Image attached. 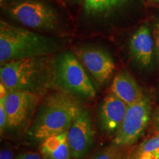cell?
<instances>
[{
    "instance_id": "2",
    "label": "cell",
    "mask_w": 159,
    "mask_h": 159,
    "mask_svg": "<svg viewBox=\"0 0 159 159\" xmlns=\"http://www.w3.org/2000/svg\"><path fill=\"white\" fill-rule=\"evenodd\" d=\"M55 66L47 55L10 61L1 66V83L9 91L39 94L55 82Z\"/></svg>"
},
{
    "instance_id": "24",
    "label": "cell",
    "mask_w": 159,
    "mask_h": 159,
    "mask_svg": "<svg viewBox=\"0 0 159 159\" xmlns=\"http://www.w3.org/2000/svg\"><path fill=\"white\" fill-rule=\"evenodd\" d=\"M128 159H135V158H131V157H130V156H129V158H128Z\"/></svg>"
},
{
    "instance_id": "4",
    "label": "cell",
    "mask_w": 159,
    "mask_h": 159,
    "mask_svg": "<svg viewBox=\"0 0 159 159\" xmlns=\"http://www.w3.org/2000/svg\"><path fill=\"white\" fill-rule=\"evenodd\" d=\"M55 82L63 91L75 97L92 99L96 91L79 60L71 53H64L55 63Z\"/></svg>"
},
{
    "instance_id": "15",
    "label": "cell",
    "mask_w": 159,
    "mask_h": 159,
    "mask_svg": "<svg viewBox=\"0 0 159 159\" xmlns=\"http://www.w3.org/2000/svg\"><path fill=\"white\" fill-rule=\"evenodd\" d=\"M159 151V133L145 139L144 142L139 145L138 148L135 151V155H139L148 152H154Z\"/></svg>"
},
{
    "instance_id": "8",
    "label": "cell",
    "mask_w": 159,
    "mask_h": 159,
    "mask_svg": "<svg viewBox=\"0 0 159 159\" xmlns=\"http://www.w3.org/2000/svg\"><path fill=\"white\" fill-rule=\"evenodd\" d=\"M67 140L71 156L81 159L89 154L94 143V130L88 111L83 113L67 130Z\"/></svg>"
},
{
    "instance_id": "6",
    "label": "cell",
    "mask_w": 159,
    "mask_h": 159,
    "mask_svg": "<svg viewBox=\"0 0 159 159\" xmlns=\"http://www.w3.org/2000/svg\"><path fill=\"white\" fill-rule=\"evenodd\" d=\"M150 102L147 97L128 105L124 120L115 134L112 144L120 147L130 146L144 134L150 119Z\"/></svg>"
},
{
    "instance_id": "13",
    "label": "cell",
    "mask_w": 159,
    "mask_h": 159,
    "mask_svg": "<svg viewBox=\"0 0 159 159\" xmlns=\"http://www.w3.org/2000/svg\"><path fill=\"white\" fill-rule=\"evenodd\" d=\"M40 151L43 159L72 158L67 140V131L44 139L41 143Z\"/></svg>"
},
{
    "instance_id": "3",
    "label": "cell",
    "mask_w": 159,
    "mask_h": 159,
    "mask_svg": "<svg viewBox=\"0 0 159 159\" xmlns=\"http://www.w3.org/2000/svg\"><path fill=\"white\" fill-rule=\"evenodd\" d=\"M56 49V43L49 38L0 21L1 66L15 60L47 55Z\"/></svg>"
},
{
    "instance_id": "21",
    "label": "cell",
    "mask_w": 159,
    "mask_h": 159,
    "mask_svg": "<svg viewBox=\"0 0 159 159\" xmlns=\"http://www.w3.org/2000/svg\"><path fill=\"white\" fill-rule=\"evenodd\" d=\"M154 125L156 132L159 133V108L156 111L154 116Z\"/></svg>"
},
{
    "instance_id": "20",
    "label": "cell",
    "mask_w": 159,
    "mask_h": 159,
    "mask_svg": "<svg viewBox=\"0 0 159 159\" xmlns=\"http://www.w3.org/2000/svg\"><path fill=\"white\" fill-rule=\"evenodd\" d=\"M0 159H13V153L10 149H2L0 152Z\"/></svg>"
},
{
    "instance_id": "14",
    "label": "cell",
    "mask_w": 159,
    "mask_h": 159,
    "mask_svg": "<svg viewBox=\"0 0 159 159\" xmlns=\"http://www.w3.org/2000/svg\"><path fill=\"white\" fill-rule=\"evenodd\" d=\"M125 147L111 144L103 148L89 159H128Z\"/></svg>"
},
{
    "instance_id": "25",
    "label": "cell",
    "mask_w": 159,
    "mask_h": 159,
    "mask_svg": "<svg viewBox=\"0 0 159 159\" xmlns=\"http://www.w3.org/2000/svg\"><path fill=\"white\" fill-rule=\"evenodd\" d=\"M4 1H5V0H1V2H4Z\"/></svg>"
},
{
    "instance_id": "22",
    "label": "cell",
    "mask_w": 159,
    "mask_h": 159,
    "mask_svg": "<svg viewBox=\"0 0 159 159\" xmlns=\"http://www.w3.org/2000/svg\"><path fill=\"white\" fill-rule=\"evenodd\" d=\"M127 0H111L113 7H116V6L122 5V4L125 2Z\"/></svg>"
},
{
    "instance_id": "10",
    "label": "cell",
    "mask_w": 159,
    "mask_h": 159,
    "mask_svg": "<svg viewBox=\"0 0 159 159\" xmlns=\"http://www.w3.org/2000/svg\"><path fill=\"white\" fill-rule=\"evenodd\" d=\"M128 108V105L112 93L107 95L98 110L101 130L107 134H116L124 120Z\"/></svg>"
},
{
    "instance_id": "16",
    "label": "cell",
    "mask_w": 159,
    "mask_h": 159,
    "mask_svg": "<svg viewBox=\"0 0 159 159\" xmlns=\"http://www.w3.org/2000/svg\"><path fill=\"white\" fill-rule=\"evenodd\" d=\"M84 6L90 13H102L114 7L111 0H84Z\"/></svg>"
},
{
    "instance_id": "12",
    "label": "cell",
    "mask_w": 159,
    "mask_h": 159,
    "mask_svg": "<svg viewBox=\"0 0 159 159\" xmlns=\"http://www.w3.org/2000/svg\"><path fill=\"white\" fill-rule=\"evenodd\" d=\"M111 89L113 94L128 105L139 102L144 97L138 83L127 71L119 72L115 76Z\"/></svg>"
},
{
    "instance_id": "11",
    "label": "cell",
    "mask_w": 159,
    "mask_h": 159,
    "mask_svg": "<svg viewBox=\"0 0 159 159\" xmlns=\"http://www.w3.org/2000/svg\"><path fill=\"white\" fill-rule=\"evenodd\" d=\"M154 43L147 26H142L134 33L130 40V51L134 61L143 68L152 63Z\"/></svg>"
},
{
    "instance_id": "17",
    "label": "cell",
    "mask_w": 159,
    "mask_h": 159,
    "mask_svg": "<svg viewBox=\"0 0 159 159\" xmlns=\"http://www.w3.org/2000/svg\"><path fill=\"white\" fill-rule=\"evenodd\" d=\"M7 129V114L4 107L3 101L0 100V130L2 134L5 130Z\"/></svg>"
},
{
    "instance_id": "5",
    "label": "cell",
    "mask_w": 159,
    "mask_h": 159,
    "mask_svg": "<svg viewBox=\"0 0 159 159\" xmlns=\"http://www.w3.org/2000/svg\"><path fill=\"white\" fill-rule=\"evenodd\" d=\"M10 16L26 27L50 30L58 25L55 11L39 0H23L13 3L7 9Z\"/></svg>"
},
{
    "instance_id": "1",
    "label": "cell",
    "mask_w": 159,
    "mask_h": 159,
    "mask_svg": "<svg viewBox=\"0 0 159 159\" xmlns=\"http://www.w3.org/2000/svg\"><path fill=\"white\" fill-rule=\"evenodd\" d=\"M83 111L80 103L71 95L64 91L52 93L37 108L28 136L43 142L48 137L66 132Z\"/></svg>"
},
{
    "instance_id": "19",
    "label": "cell",
    "mask_w": 159,
    "mask_h": 159,
    "mask_svg": "<svg viewBox=\"0 0 159 159\" xmlns=\"http://www.w3.org/2000/svg\"><path fill=\"white\" fill-rule=\"evenodd\" d=\"M15 159H43V157L40 155L33 152H27L19 154Z\"/></svg>"
},
{
    "instance_id": "9",
    "label": "cell",
    "mask_w": 159,
    "mask_h": 159,
    "mask_svg": "<svg viewBox=\"0 0 159 159\" xmlns=\"http://www.w3.org/2000/svg\"><path fill=\"white\" fill-rule=\"evenodd\" d=\"M77 56L100 84H104L108 80L115 69L112 57L102 49L95 47L82 48L77 51Z\"/></svg>"
},
{
    "instance_id": "18",
    "label": "cell",
    "mask_w": 159,
    "mask_h": 159,
    "mask_svg": "<svg viewBox=\"0 0 159 159\" xmlns=\"http://www.w3.org/2000/svg\"><path fill=\"white\" fill-rule=\"evenodd\" d=\"M153 38L155 43V49L157 56V60L159 66V22L156 23L154 25L153 28Z\"/></svg>"
},
{
    "instance_id": "23",
    "label": "cell",
    "mask_w": 159,
    "mask_h": 159,
    "mask_svg": "<svg viewBox=\"0 0 159 159\" xmlns=\"http://www.w3.org/2000/svg\"><path fill=\"white\" fill-rule=\"evenodd\" d=\"M153 1H155V2H158V3H159V0H153Z\"/></svg>"
},
{
    "instance_id": "7",
    "label": "cell",
    "mask_w": 159,
    "mask_h": 159,
    "mask_svg": "<svg viewBox=\"0 0 159 159\" xmlns=\"http://www.w3.org/2000/svg\"><path fill=\"white\" fill-rule=\"evenodd\" d=\"M3 101L7 118V129L21 130L32 123L39 103V96L25 91H7Z\"/></svg>"
}]
</instances>
